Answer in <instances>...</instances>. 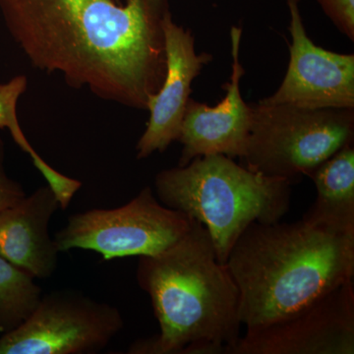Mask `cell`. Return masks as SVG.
<instances>
[{
	"label": "cell",
	"mask_w": 354,
	"mask_h": 354,
	"mask_svg": "<svg viewBox=\"0 0 354 354\" xmlns=\"http://www.w3.org/2000/svg\"><path fill=\"white\" fill-rule=\"evenodd\" d=\"M242 27L230 29L232 66L225 95L215 106L189 99L177 141L183 145L179 167L194 158L223 155L242 158L252 124V108L242 97L241 82L245 73L241 62Z\"/></svg>",
	"instance_id": "30bf717a"
},
{
	"label": "cell",
	"mask_w": 354,
	"mask_h": 354,
	"mask_svg": "<svg viewBox=\"0 0 354 354\" xmlns=\"http://www.w3.org/2000/svg\"><path fill=\"white\" fill-rule=\"evenodd\" d=\"M28 86L27 77H14L6 84H0V129H8L11 136L23 152L29 155L32 165L46 179V183L57 195L60 208L66 209L82 183L60 174L50 167L26 138L17 115V102Z\"/></svg>",
	"instance_id": "5bb4252c"
},
{
	"label": "cell",
	"mask_w": 354,
	"mask_h": 354,
	"mask_svg": "<svg viewBox=\"0 0 354 354\" xmlns=\"http://www.w3.org/2000/svg\"><path fill=\"white\" fill-rule=\"evenodd\" d=\"M335 27L354 41V0H317Z\"/></svg>",
	"instance_id": "2e32d148"
},
{
	"label": "cell",
	"mask_w": 354,
	"mask_h": 354,
	"mask_svg": "<svg viewBox=\"0 0 354 354\" xmlns=\"http://www.w3.org/2000/svg\"><path fill=\"white\" fill-rule=\"evenodd\" d=\"M290 10V64L276 93L266 104L310 109H354V55L316 46L305 30L299 0H286Z\"/></svg>",
	"instance_id": "9c48e42d"
},
{
	"label": "cell",
	"mask_w": 354,
	"mask_h": 354,
	"mask_svg": "<svg viewBox=\"0 0 354 354\" xmlns=\"http://www.w3.org/2000/svg\"><path fill=\"white\" fill-rule=\"evenodd\" d=\"M116 1L122 2V1H121V0H116Z\"/></svg>",
	"instance_id": "ac0fdd59"
},
{
	"label": "cell",
	"mask_w": 354,
	"mask_h": 354,
	"mask_svg": "<svg viewBox=\"0 0 354 354\" xmlns=\"http://www.w3.org/2000/svg\"><path fill=\"white\" fill-rule=\"evenodd\" d=\"M6 146L0 138V211L13 206L27 196L22 185L8 176L6 171Z\"/></svg>",
	"instance_id": "e0dca14e"
},
{
	"label": "cell",
	"mask_w": 354,
	"mask_h": 354,
	"mask_svg": "<svg viewBox=\"0 0 354 354\" xmlns=\"http://www.w3.org/2000/svg\"><path fill=\"white\" fill-rule=\"evenodd\" d=\"M252 124L242 160L251 171L293 179L353 144L354 109L251 104Z\"/></svg>",
	"instance_id": "5b68a950"
},
{
	"label": "cell",
	"mask_w": 354,
	"mask_h": 354,
	"mask_svg": "<svg viewBox=\"0 0 354 354\" xmlns=\"http://www.w3.org/2000/svg\"><path fill=\"white\" fill-rule=\"evenodd\" d=\"M34 277L0 256V337L17 329L43 297Z\"/></svg>",
	"instance_id": "9a60e30c"
},
{
	"label": "cell",
	"mask_w": 354,
	"mask_h": 354,
	"mask_svg": "<svg viewBox=\"0 0 354 354\" xmlns=\"http://www.w3.org/2000/svg\"><path fill=\"white\" fill-rule=\"evenodd\" d=\"M120 310L79 290L41 297L32 315L0 337V354H95L123 329Z\"/></svg>",
	"instance_id": "52a82bcc"
},
{
	"label": "cell",
	"mask_w": 354,
	"mask_h": 354,
	"mask_svg": "<svg viewBox=\"0 0 354 354\" xmlns=\"http://www.w3.org/2000/svg\"><path fill=\"white\" fill-rule=\"evenodd\" d=\"M60 209L48 185L0 211V256L35 279L50 278L58 265V251L48 227Z\"/></svg>",
	"instance_id": "7c38bea8"
},
{
	"label": "cell",
	"mask_w": 354,
	"mask_h": 354,
	"mask_svg": "<svg viewBox=\"0 0 354 354\" xmlns=\"http://www.w3.org/2000/svg\"><path fill=\"white\" fill-rule=\"evenodd\" d=\"M317 196L301 220L354 236V148L344 146L308 174Z\"/></svg>",
	"instance_id": "4fadbf2b"
},
{
	"label": "cell",
	"mask_w": 354,
	"mask_h": 354,
	"mask_svg": "<svg viewBox=\"0 0 354 354\" xmlns=\"http://www.w3.org/2000/svg\"><path fill=\"white\" fill-rule=\"evenodd\" d=\"M354 285L344 283L283 320L241 335L232 354H353Z\"/></svg>",
	"instance_id": "ba28073f"
},
{
	"label": "cell",
	"mask_w": 354,
	"mask_h": 354,
	"mask_svg": "<svg viewBox=\"0 0 354 354\" xmlns=\"http://www.w3.org/2000/svg\"><path fill=\"white\" fill-rule=\"evenodd\" d=\"M164 29L167 72L162 87L149 99L150 118L137 143V158L164 153L178 139L184 113L190 99L191 85L203 68L213 60L209 53H197L190 30L177 25L171 13L165 15Z\"/></svg>",
	"instance_id": "8fae6325"
},
{
	"label": "cell",
	"mask_w": 354,
	"mask_h": 354,
	"mask_svg": "<svg viewBox=\"0 0 354 354\" xmlns=\"http://www.w3.org/2000/svg\"><path fill=\"white\" fill-rule=\"evenodd\" d=\"M246 332L292 315L353 281L354 236L297 223H254L227 264Z\"/></svg>",
	"instance_id": "3957f363"
},
{
	"label": "cell",
	"mask_w": 354,
	"mask_h": 354,
	"mask_svg": "<svg viewBox=\"0 0 354 354\" xmlns=\"http://www.w3.org/2000/svg\"><path fill=\"white\" fill-rule=\"evenodd\" d=\"M136 279L151 298L160 334L135 342L128 353L232 354L241 337L239 291L202 223L193 220L172 245L140 256Z\"/></svg>",
	"instance_id": "7a4b0ae2"
},
{
	"label": "cell",
	"mask_w": 354,
	"mask_h": 354,
	"mask_svg": "<svg viewBox=\"0 0 354 354\" xmlns=\"http://www.w3.org/2000/svg\"><path fill=\"white\" fill-rule=\"evenodd\" d=\"M192 218L158 202L151 187L115 209L74 214L55 234L59 252L72 249L95 251L104 260L155 255L180 239Z\"/></svg>",
	"instance_id": "8992f818"
},
{
	"label": "cell",
	"mask_w": 354,
	"mask_h": 354,
	"mask_svg": "<svg viewBox=\"0 0 354 354\" xmlns=\"http://www.w3.org/2000/svg\"><path fill=\"white\" fill-rule=\"evenodd\" d=\"M291 183L264 176L223 155L194 158L156 176L158 200L208 230L218 258L227 264L235 242L254 223H278L290 205Z\"/></svg>",
	"instance_id": "277c9868"
},
{
	"label": "cell",
	"mask_w": 354,
	"mask_h": 354,
	"mask_svg": "<svg viewBox=\"0 0 354 354\" xmlns=\"http://www.w3.org/2000/svg\"><path fill=\"white\" fill-rule=\"evenodd\" d=\"M169 0H0L9 34L35 68L69 87L147 109L167 72Z\"/></svg>",
	"instance_id": "6da1fadb"
}]
</instances>
